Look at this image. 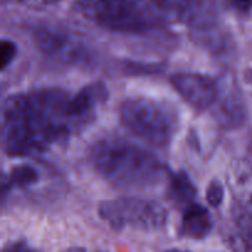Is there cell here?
<instances>
[{
  "instance_id": "cell-1",
  "label": "cell",
  "mask_w": 252,
  "mask_h": 252,
  "mask_svg": "<svg viewBox=\"0 0 252 252\" xmlns=\"http://www.w3.org/2000/svg\"><path fill=\"white\" fill-rule=\"evenodd\" d=\"M69 96L59 89L11 95L2 103V145L7 157L39 155L66 142Z\"/></svg>"
},
{
  "instance_id": "cell-2",
  "label": "cell",
  "mask_w": 252,
  "mask_h": 252,
  "mask_svg": "<svg viewBox=\"0 0 252 252\" xmlns=\"http://www.w3.org/2000/svg\"><path fill=\"white\" fill-rule=\"evenodd\" d=\"M94 171L117 189H132L160 181L164 165L153 153L121 138H103L89 150Z\"/></svg>"
},
{
  "instance_id": "cell-3",
  "label": "cell",
  "mask_w": 252,
  "mask_h": 252,
  "mask_svg": "<svg viewBox=\"0 0 252 252\" xmlns=\"http://www.w3.org/2000/svg\"><path fill=\"white\" fill-rule=\"evenodd\" d=\"M120 122L130 134L155 148L170 145L180 127L171 105L150 97H130L120 107Z\"/></svg>"
},
{
  "instance_id": "cell-4",
  "label": "cell",
  "mask_w": 252,
  "mask_h": 252,
  "mask_svg": "<svg viewBox=\"0 0 252 252\" xmlns=\"http://www.w3.org/2000/svg\"><path fill=\"white\" fill-rule=\"evenodd\" d=\"M81 12L100 27L120 33H143L161 20L152 1L145 0H83Z\"/></svg>"
},
{
  "instance_id": "cell-5",
  "label": "cell",
  "mask_w": 252,
  "mask_h": 252,
  "mask_svg": "<svg viewBox=\"0 0 252 252\" xmlns=\"http://www.w3.org/2000/svg\"><path fill=\"white\" fill-rule=\"evenodd\" d=\"M98 216L115 230L128 226L144 231L160 230L169 219L166 208L159 202L137 197H120L101 202Z\"/></svg>"
},
{
  "instance_id": "cell-6",
  "label": "cell",
  "mask_w": 252,
  "mask_h": 252,
  "mask_svg": "<svg viewBox=\"0 0 252 252\" xmlns=\"http://www.w3.org/2000/svg\"><path fill=\"white\" fill-rule=\"evenodd\" d=\"M172 88L177 94L197 111H204L216 105L219 97L218 83L204 74L181 71L170 78Z\"/></svg>"
},
{
  "instance_id": "cell-7",
  "label": "cell",
  "mask_w": 252,
  "mask_h": 252,
  "mask_svg": "<svg viewBox=\"0 0 252 252\" xmlns=\"http://www.w3.org/2000/svg\"><path fill=\"white\" fill-rule=\"evenodd\" d=\"M37 48L46 56L63 62L79 61L83 57L80 43L56 27H42L33 36Z\"/></svg>"
},
{
  "instance_id": "cell-8",
  "label": "cell",
  "mask_w": 252,
  "mask_h": 252,
  "mask_svg": "<svg viewBox=\"0 0 252 252\" xmlns=\"http://www.w3.org/2000/svg\"><path fill=\"white\" fill-rule=\"evenodd\" d=\"M246 105L238 89L223 88L214 108L217 122L225 129H236L245 123Z\"/></svg>"
},
{
  "instance_id": "cell-9",
  "label": "cell",
  "mask_w": 252,
  "mask_h": 252,
  "mask_svg": "<svg viewBox=\"0 0 252 252\" xmlns=\"http://www.w3.org/2000/svg\"><path fill=\"white\" fill-rule=\"evenodd\" d=\"M226 185L236 204L252 212V165L249 160L238 158L229 164Z\"/></svg>"
},
{
  "instance_id": "cell-10",
  "label": "cell",
  "mask_w": 252,
  "mask_h": 252,
  "mask_svg": "<svg viewBox=\"0 0 252 252\" xmlns=\"http://www.w3.org/2000/svg\"><path fill=\"white\" fill-rule=\"evenodd\" d=\"M108 89L102 81H94L79 90L76 95L69 97L66 113L70 120L80 118L90 113L98 105H102L108 98Z\"/></svg>"
},
{
  "instance_id": "cell-11",
  "label": "cell",
  "mask_w": 252,
  "mask_h": 252,
  "mask_svg": "<svg viewBox=\"0 0 252 252\" xmlns=\"http://www.w3.org/2000/svg\"><path fill=\"white\" fill-rule=\"evenodd\" d=\"M213 228V220L206 207L191 203L186 207L182 216L181 234L193 240L207 238Z\"/></svg>"
},
{
  "instance_id": "cell-12",
  "label": "cell",
  "mask_w": 252,
  "mask_h": 252,
  "mask_svg": "<svg viewBox=\"0 0 252 252\" xmlns=\"http://www.w3.org/2000/svg\"><path fill=\"white\" fill-rule=\"evenodd\" d=\"M192 36L196 39V43L216 54H225L231 49V38L226 32L220 31L217 24L193 30Z\"/></svg>"
},
{
  "instance_id": "cell-13",
  "label": "cell",
  "mask_w": 252,
  "mask_h": 252,
  "mask_svg": "<svg viewBox=\"0 0 252 252\" xmlns=\"http://www.w3.org/2000/svg\"><path fill=\"white\" fill-rule=\"evenodd\" d=\"M197 194V187L186 171L172 174L167 185V197L174 203L191 204Z\"/></svg>"
},
{
  "instance_id": "cell-14",
  "label": "cell",
  "mask_w": 252,
  "mask_h": 252,
  "mask_svg": "<svg viewBox=\"0 0 252 252\" xmlns=\"http://www.w3.org/2000/svg\"><path fill=\"white\" fill-rule=\"evenodd\" d=\"M38 179L39 175L33 166L26 164L17 165L12 167L7 176H4L2 191L5 189H12V187H19V189L29 187L36 184Z\"/></svg>"
},
{
  "instance_id": "cell-15",
  "label": "cell",
  "mask_w": 252,
  "mask_h": 252,
  "mask_svg": "<svg viewBox=\"0 0 252 252\" xmlns=\"http://www.w3.org/2000/svg\"><path fill=\"white\" fill-rule=\"evenodd\" d=\"M231 218L236 230L243 236L249 250L252 251V212L235 203L231 208Z\"/></svg>"
},
{
  "instance_id": "cell-16",
  "label": "cell",
  "mask_w": 252,
  "mask_h": 252,
  "mask_svg": "<svg viewBox=\"0 0 252 252\" xmlns=\"http://www.w3.org/2000/svg\"><path fill=\"white\" fill-rule=\"evenodd\" d=\"M122 69L127 75H158L165 70V64L161 63H140V62H123Z\"/></svg>"
},
{
  "instance_id": "cell-17",
  "label": "cell",
  "mask_w": 252,
  "mask_h": 252,
  "mask_svg": "<svg viewBox=\"0 0 252 252\" xmlns=\"http://www.w3.org/2000/svg\"><path fill=\"white\" fill-rule=\"evenodd\" d=\"M17 44L11 39H2L0 44V66L5 70L17 56Z\"/></svg>"
},
{
  "instance_id": "cell-18",
  "label": "cell",
  "mask_w": 252,
  "mask_h": 252,
  "mask_svg": "<svg viewBox=\"0 0 252 252\" xmlns=\"http://www.w3.org/2000/svg\"><path fill=\"white\" fill-rule=\"evenodd\" d=\"M206 199L209 206L219 207L224 201V186L218 180H213L209 182L206 191Z\"/></svg>"
},
{
  "instance_id": "cell-19",
  "label": "cell",
  "mask_w": 252,
  "mask_h": 252,
  "mask_svg": "<svg viewBox=\"0 0 252 252\" xmlns=\"http://www.w3.org/2000/svg\"><path fill=\"white\" fill-rule=\"evenodd\" d=\"M2 252H39L37 249L32 248L26 241L17 240L7 243L2 249Z\"/></svg>"
},
{
  "instance_id": "cell-20",
  "label": "cell",
  "mask_w": 252,
  "mask_h": 252,
  "mask_svg": "<svg viewBox=\"0 0 252 252\" xmlns=\"http://www.w3.org/2000/svg\"><path fill=\"white\" fill-rule=\"evenodd\" d=\"M229 2L240 12H249L252 9V0H229Z\"/></svg>"
},
{
  "instance_id": "cell-21",
  "label": "cell",
  "mask_w": 252,
  "mask_h": 252,
  "mask_svg": "<svg viewBox=\"0 0 252 252\" xmlns=\"http://www.w3.org/2000/svg\"><path fill=\"white\" fill-rule=\"evenodd\" d=\"M189 147L193 148L194 150L199 149V143H198V138H197V134L191 133V134L189 135Z\"/></svg>"
},
{
  "instance_id": "cell-22",
  "label": "cell",
  "mask_w": 252,
  "mask_h": 252,
  "mask_svg": "<svg viewBox=\"0 0 252 252\" xmlns=\"http://www.w3.org/2000/svg\"><path fill=\"white\" fill-rule=\"evenodd\" d=\"M61 252H88V251H86L85 248H81V246H73V248H68Z\"/></svg>"
},
{
  "instance_id": "cell-23",
  "label": "cell",
  "mask_w": 252,
  "mask_h": 252,
  "mask_svg": "<svg viewBox=\"0 0 252 252\" xmlns=\"http://www.w3.org/2000/svg\"><path fill=\"white\" fill-rule=\"evenodd\" d=\"M165 252H189V251H182V250H179V249H171V250H167Z\"/></svg>"
}]
</instances>
